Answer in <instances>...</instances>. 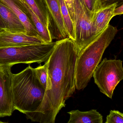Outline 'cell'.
Wrapping results in <instances>:
<instances>
[{
  "label": "cell",
  "instance_id": "cell-1",
  "mask_svg": "<svg viewBox=\"0 0 123 123\" xmlns=\"http://www.w3.org/2000/svg\"><path fill=\"white\" fill-rule=\"evenodd\" d=\"M80 52L74 41L68 37L56 41L45 62L47 80L43 98L36 111L25 114L28 119L39 123L55 122L57 115L66 106L65 101L75 91V67Z\"/></svg>",
  "mask_w": 123,
  "mask_h": 123
},
{
  "label": "cell",
  "instance_id": "cell-3",
  "mask_svg": "<svg viewBox=\"0 0 123 123\" xmlns=\"http://www.w3.org/2000/svg\"><path fill=\"white\" fill-rule=\"evenodd\" d=\"M12 88L13 109L24 114L38 109L45 92L30 65L19 73L12 74Z\"/></svg>",
  "mask_w": 123,
  "mask_h": 123
},
{
  "label": "cell",
  "instance_id": "cell-5",
  "mask_svg": "<svg viewBox=\"0 0 123 123\" xmlns=\"http://www.w3.org/2000/svg\"><path fill=\"white\" fill-rule=\"evenodd\" d=\"M92 77L100 91L111 99L116 87L123 79L122 61L104 58L94 70Z\"/></svg>",
  "mask_w": 123,
  "mask_h": 123
},
{
  "label": "cell",
  "instance_id": "cell-17",
  "mask_svg": "<svg viewBox=\"0 0 123 123\" xmlns=\"http://www.w3.org/2000/svg\"><path fill=\"white\" fill-rule=\"evenodd\" d=\"M34 73L37 79L42 86L46 90L47 80V68L45 63L43 65H40L34 68Z\"/></svg>",
  "mask_w": 123,
  "mask_h": 123
},
{
  "label": "cell",
  "instance_id": "cell-12",
  "mask_svg": "<svg viewBox=\"0 0 123 123\" xmlns=\"http://www.w3.org/2000/svg\"><path fill=\"white\" fill-rule=\"evenodd\" d=\"M0 16L6 27V31L13 33L26 34L24 26L13 12L0 2Z\"/></svg>",
  "mask_w": 123,
  "mask_h": 123
},
{
  "label": "cell",
  "instance_id": "cell-19",
  "mask_svg": "<svg viewBox=\"0 0 123 123\" xmlns=\"http://www.w3.org/2000/svg\"><path fill=\"white\" fill-rule=\"evenodd\" d=\"M114 4L119 6L123 4V0H98V10Z\"/></svg>",
  "mask_w": 123,
  "mask_h": 123
},
{
  "label": "cell",
  "instance_id": "cell-23",
  "mask_svg": "<svg viewBox=\"0 0 123 123\" xmlns=\"http://www.w3.org/2000/svg\"><path fill=\"white\" fill-rule=\"evenodd\" d=\"M6 30L5 26L2 19L0 16V32Z\"/></svg>",
  "mask_w": 123,
  "mask_h": 123
},
{
  "label": "cell",
  "instance_id": "cell-2",
  "mask_svg": "<svg viewBox=\"0 0 123 123\" xmlns=\"http://www.w3.org/2000/svg\"><path fill=\"white\" fill-rule=\"evenodd\" d=\"M117 32L116 27L109 24L80 50L75 67L77 90H83L87 86L94 70L100 62L104 51Z\"/></svg>",
  "mask_w": 123,
  "mask_h": 123
},
{
  "label": "cell",
  "instance_id": "cell-20",
  "mask_svg": "<svg viewBox=\"0 0 123 123\" xmlns=\"http://www.w3.org/2000/svg\"><path fill=\"white\" fill-rule=\"evenodd\" d=\"M88 10L93 13L98 10V0H80Z\"/></svg>",
  "mask_w": 123,
  "mask_h": 123
},
{
  "label": "cell",
  "instance_id": "cell-22",
  "mask_svg": "<svg viewBox=\"0 0 123 123\" xmlns=\"http://www.w3.org/2000/svg\"><path fill=\"white\" fill-rule=\"evenodd\" d=\"M123 13V4L117 6L114 11V16L122 15Z\"/></svg>",
  "mask_w": 123,
  "mask_h": 123
},
{
  "label": "cell",
  "instance_id": "cell-15",
  "mask_svg": "<svg viewBox=\"0 0 123 123\" xmlns=\"http://www.w3.org/2000/svg\"><path fill=\"white\" fill-rule=\"evenodd\" d=\"M23 1L49 29V15L43 0H23Z\"/></svg>",
  "mask_w": 123,
  "mask_h": 123
},
{
  "label": "cell",
  "instance_id": "cell-4",
  "mask_svg": "<svg viewBox=\"0 0 123 123\" xmlns=\"http://www.w3.org/2000/svg\"><path fill=\"white\" fill-rule=\"evenodd\" d=\"M56 42L15 47L0 48V66L18 64H41L49 58Z\"/></svg>",
  "mask_w": 123,
  "mask_h": 123
},
{
  "label": "cell",
  "instance_id": "cell-7",
  "mask_svg": "<svg viewBox=\"0 0 123 123\" xmlns=\"http://www.w3.org/2000/svg\"><path fill=\"white\" fill-rule=\"evenodd\" d=\"M11 66H0V118L10 116L14 110Z\"/></svg>",
  "mask_w": 123,
  "mask_h": 123
},
{
  "label": "cell",
  "instance_id": "cell-10",
  "mask_svg": "<svg viewBox=\"0 0 123 123\" xmlns=\"http://www.w3.org/2000/svg\"><path fill=\"white\" fill-rule=\"evenodd\" d=\"M117 7L116 4H113L99 9L93 13L91 25L92 34L93 37L104 30L109 24L111 20L114 17V11Z\"/></svg>",
  "mask_w": 123,
  "mask_h": 123
},
{
  "label": "cell",
  "instance_id": "cell-16",
  "mask_svg": "<svg viewBox=\"0 0 123 123\" xmlns=\"http://www.w3.org/2000/svg\"><path fill=\"white\" fill-rule=\"evenodd\" d=\"M59 1L68 37L75 41V23L72 20L64 0H59Z\"/></svg>",
  "mask_w": 123,
  "mask_h": 123
},
{
  "label": "cell",
  "instance_id": "cell-9",
  "mask_svg": "<svg viewBox=\"0 0 123 123\" xmlns=\"http://www.w3.org/2000/svg\"><path fill=\"white\" fill-rule=\"evenodd\" d=\"M46 43L38 37L26 34L11 33L7 31L0 32V48L29 46Z\"/></svg>",
  "mask_w": 123,
  "mask_h": 123
},
{
  "label": "cell",
  "instance_id": "cell-8",
  "mask_svg": "<svg viewBox=\"0 0 123 123\" xmlns=\"http://www.w3.org/2000/svg\"><path fill=\"white\" fill-rule=\"evenodd\" d=\"M48 11L49 30L52 40H61L67 38L62 19L59 0H43Z\"/></svg>",
  "mask_w": 123,
  "mask_h": 123
},
{
  "label": "cell",
  "instance_id": "cell-13",
  "mask_svg": "<svg viewBox=\"0 0 123 123\" xmlns=\"http://www.w3.org/2000/svg\"><path fill=\"white\" fill-rule=\"evenodd\" d=\"M70 118L68 123H102L103 117L96 109L88 111L73 110L68 112Z\"/></svg>",
  "mask_w": 123,
  "mask_h": 123
},
{
  "label": "cell",
  "instance_id": "cell-18",
  "mask_svg": "<svg viewBox=\"0 0 123 123\" xmlns=\"http://www.w3.org/2000/svg\"><path fill=\"white\" fill-rule=\"evenodd\" d=\"M106 123H123V114L118 111L111 110L106 117Z\"/></svg>",
  "mask_w": 123,
  "mask_h": 123
},
{
  "label": "cell",
  "instance_id": "cell-11",
  "mask_svg": "<svg viewBox=\"0 0 123 123\" xmlns=\"http://www.w3.org/2000/svg\"><path fill=\"white\" fill-rule=\"evenodd\" d=\"M20 1V0H0V2L8 7L15 14L24 26L27 35L40 37L31 21L21 7Z\"/></svg>",
  "mask_w": 123,
  "mask_h": 123
},
{
  "label": "cell",
  "instance_id": "cell-24",
  "mask_svg": "<svg viewBox=\"0 0 123 123\" xmlns=\"http://www.w3.org/2000/svg\"><path fill=\"white\" fill-rule=\"evenodd\" d=\"M21 1H22V2H24V1L23 0H20Z\"/></svg>",
  "mask_w": 123,
  "mask_h": 123
},
{
  "label": "cell",
  "instance_id": "cell-21",
  "mask_svg": "<svg viewBox=\"0 0 123 123\" xmlns=\"http://www.w3.org/2000/svg\"><path fill=\"white\" fill-rule=\"evenodd\" d=\"M68 9L72 20L75 23L74 0H64Z\"/></svg>",
  "mask_w": 123,
  "mask_h": 123
},
{
  "label": "cell",
  "instance_id": "cell-6",
  "mask_svg": "<svg viewBox=\"0 0 123 123\" xmlns=\"http://www.w3.org/2000/svg\"><path fill=\"white\" fill-rule=\"evenodd\" d=\"M75 40L80 50L94 37L91 30L93 13L90 12L80 0H74Z\"/></svg>",
  "mask_w": 123,
  "mask_h": 123
},
{
  "label": "cell",
  "instance_id": "cell-14",
  "mask_svg": "<svg viewBox=\"0 0 123 123\" xmlns=\"http://www.w3.org/2000/svg\"><path fill=\"white\" fill-rule=\"evenodd\" d=\"M21 6L31 21L39 36L46 43L52 42L51 33L49 29L40 21L35 13L24 2L20 1Z\"/></svg>",
  "mask_w": 123,
  "mask_h": 123
}]
</instances>
